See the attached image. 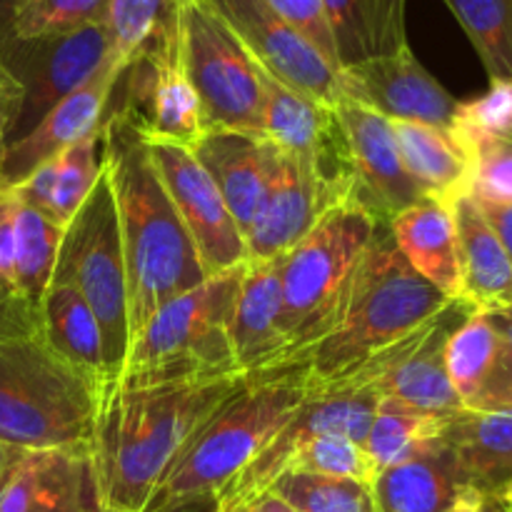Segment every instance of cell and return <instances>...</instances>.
I'll return each instance as SVG.
<instances>
[{
  "label": "cell",
  "instance_id": "obj_1",
  "mask_svg": "<svg viewBox=\"0 0 512 512\" xmlns=\"http://www.w3.org/2000/svg\"><path fill=\"white\" fill-rule=\"evenodd\" d=\"M253 373L190 383L120 388L105 383L90 440V460L105 505L145 512L193 435Z\"/></svg>",
  "mask_w": 512,
  "mask_h": 512
},
{
  "label": "cell",
  "instance_id": "obj_2",
  "mask_svg": "<svg viewBox=\"0 0 512 512\" xmlns=\"http://www.w3.org/2000/svg\"><path fill=\"white\" fill-rule=\"evenodd\" d=\"M105 170L118 208L128 270L130 340L168 300L208 280L198 250L170 203L148 143L120 118L105 115Z\"/></svg>",
  "mask_w": 512,
  "mask_h": 512
},
{
  "label": "cell",
  "instance_id": "obj_3",
  "mask_svg": "<svg viewBox=\"0 0 512 512\" xmlns=\"http://www.w3.org/2000/svg\"><path fill=\"white\" fill-rule=\"evenodd\" d=\"M450 300L403 258L388 223H380L355 270L338 323L308 353L310 380L333 385L350 378L375 355L423 328Z\"/></svg>",
  "mask_w": 512,
  "mask_h": 512
},
{
  "label": "cell",
  "instance_id": "obj_4",
  "mask_svg": "<svg viewBox=\"0 0 512 512\" xmlns=\"http://www.w3.org/2000/svg\"><path fill=\"white\" fill-rule=\"evenodd\" d=\"M308 393V355L250 375L245 388L220 405L185 445L145 512L183 495L223 493L290 423Z\"/></svg>",
  "mask_w": 512,
  "mask_h": 512
},
{
  "label": "cell",
  "instance_id": "obj_5",
  "mask_svg": "<svg viewBox=\"0 0 512 512\" xmlns=\"http://www.w3.org/2000/svg\"><path fill=\"white\" fill-rule=\"evenodd\" d=\"M103 385L43 335L0 340V440L20 450L90 448Z\"/></svg>",
  "mask_w": 512,
  "mask_h": 512
},
{
  "label": "cell",
  "instance_id": "obj_6",
  "mask_svg": "<svg viewBox=\"0 0 512 512\" xmlns=\"http://www.w3.org/2000/svg\"><path fill=\"white\" fill-rule=\"evenodd\" d=\"M243 270L213 275L155 310L130 340L123 373L113 383L148 388L238 375L230 328Z\"/></svg>",
  "mask_w": 512,
  "mask_h": 512
},
{
  "label": "cell",
  "instance_id": "obj_7",
  "mask_svg": "<svg viewBox=\"0 0 512 512\" xmlns=\"http://www.w3.org/2000/svg\"><path fill=\"white\" fill-rule=\"evenodd\" d=\"M378 225L363 205L343 203L280 255L283 330L295 358L308 355L338 323Z\"/></svg>",
  "mask_w": 512,
  "mask_h": 512
},
{
  "label": "cell",
  "instance_id": "obj_8",
  "mask_svg": "<svg viewBox=\"0 0 512 512\" xmlns=\"http://www.w3.org/2000/svg\"><path fill=\"white\" fill-rule=\"evenodd\" d=\"M53 275L68 280L93 310L103 333L108 383H113L128 358L130 303L118 208L105 168L93 193L65 225Z\"/></svg>",
  "mask_w": 512,
  "mask_h": 512
},
{
  "label": "cell",
  "instance_id": "obj_9",
  "mask_svg": "<svg viewBox=\"0 0 512 512\" xmlns=\"http://www.w3.org/2000/svg\"><path fill=\"white\" fill-rule=\"evenodd\" d=\"M180 58L203 115V128L263 135V68L205 0H180Z\"/></svg>",
  "mask_w": 512,
  "mask_h": 512
},
{
  "label": "cell",
  "instance_id": "obj_10",
  "mask_svg": "<svg viewBox=\"0 0 512 512\" xmlns=\"http://www.w3.org/2000/svg\"><path fill=\"white\" fill-rule=\"evenodd\" d=\"M118 88H123L118 110L105 115L128 123L148 143L193 148L203 138L205 128L198 95L180 58L178 15L145 53L125 65Z\"/></svg>",
  "mask_w": 512,
  "mask_h": 512
},
{
  "label": "cell",
  "instance_id": "obj_11",
  "mask_svg": "<svg viewBox=\"0 0 512 512\" xmlns=\"http://www.w3.org/2000/svg\"><path fill=\"white\" fill-rule=\"evenodd\" d=\"M110 45L103 23L73 33L10 38L0 60L23 88V105L8 145L28 135L50 110L88 83L108 60Z\"/></svg>",
  "mask_w": 512,
  "mask_h": 512
},
{
  "label": "cell",
  "instance_id": "obj_12",
  "mask_svg": "<svg viewBox=\"0 0 512 512\" xmlns=\"http://www.w3.org/2000/svg\"><path fill=\"white\" fill-rule=\"evenodd\" d=\"M380 395L368 388L353 385H315L310 380V393L305 403L295 410L290 423L270 440L268 448L220 493L223 512L250 505L255 498L268 493L280 473H285L295 450L313 438H348L363 445L370 423L378 410Z\"/></svg>",
  "mask_w": 512,
  "mask_h": 512
},
{
  "label": "cell",
  "instance_id": "obj_13",
  "mask_svg": "<svg viewBox=\"0 0 512 512\" xmlns=\"http://www.w3.org/2000/svg\"><path fill=\"white\" fill-rule=\"evenodd\" d=\"M205 3L220 15V20L245 45L250 58L270 78L325 105H338L343 100L340 70L263 0H205Z\"/></svg>",
  "mask_w": 512,
  "mask_h": 512
},
{
  "label": "cell",
  "instance_id": "obj_14",
  "mask_svg": "<svg viewBox=\"0 0 512 512\" xmlns=\"http://www.w3.org/2000/svg\"><path fill=\"white\" fill-rule=\"evenodd\" d=\"M148 150L165 193L198 250L205 275L213 278L248 263L243 233L193 150L175 143H148Z\"/></svg>",
  "mask_w": 512,
  "mask_h": 512
},
{
  "label": "cell",
  "instance_id": "obj_15",
  "mask_svg": "<svg viewBox=\"0 0 512 512\" xmlns=\"http://www.w3.org/2000/svg\"><path fill=\"white\" fill-rule=\"evenodd\" d=\"M263 90L265 140H270L288 158L308 163L330 185L355 200L358 190H355L353 158L335 105H325L298 90L285 88L268 73H263Z\"/></svg>",
  "mask_w": 512,
  "mask_h": 512
},
{
  "label": "cell",
  "instance_id": "obj_16",
  "mask_svg": "<svg viewBox=\"0 0 512 512\" xmlns=\"http://www.w3.org/2000/svg\"><path fill=\"white\" fill-rule=\"evenodd\" d=\"M340 95L393 123H420L453 128L460 100H455L428 70L410 45L383 58L340 70ZM340 100V103H343Z\"/></svg>",
  "mask_w": 512,
  "mask_h": 512
},
{
  "label": "cell",
  "instance_id": "obj_17",
  "mask_svg": "<svg viewBox=\"0 0 512 512\" xmlns=\"http://www.w3.org/2000/svg\"><path fill=\"white\" fill-rule=\"evenodd\" d=\"M473 313V303L453 298L438 315L413 333L403 355L370 385L380 398H393L433 415H455L463 410L448 375V343L455 330Z\"/></svg>",
  "mask_w": 512,
  "mask_h": 512
},
{
  "label": "cell",
  "instance_id": "obj_18",
  "mask_svg": "<svg viewBox=\"0 0 512 512\" xmlns=\"http://www.w3.org/2000/svg\"><path fill=\"white\" fill-rule=\"evenodd\" d=\"M335 110L353 158L358 205H363L378 223H390L395 215L425 198L405 170L393 120L348 100L335 105Z\"/></svg>",
  "mask_w": 512,
  "mask_h": 512
},
{
  "label": "cell",
  "instance_id": "obj_19",
  "mask_svg": "<svg viewBox=\"0 0 512 512\" xmlns=\"http://www.w3.org/2000/svg\"><path fill=\"white\" fill-rule=\"evenodd\" d=\"M355 203L308 163L280 153L258 220L245 235L248 260H275L315 228L328 210Z\"/></svg>",
  "mask_w": 512,
  "mask_h": 512
},
{
  "label": "cell",
  "instance_id": "obj_20",
  "mask_svg": "<svg viewBox=\"0 0 512 512\" xmlns=\"http://www.w3.org/2000/svg\"><path fill=\"white\" fill-rule=\"evenodd\" d=\"M125 65L108 55L98 73L70 93L63 103L55 105L28 135L5 145L0 153V185L13 188L28 178L35 168L58 158L65 148L78 143L85 135L95 133L103 125L110 93L118 83Z\"/></svg>",
  "mask_w": 512,
  "mask_h": 512
},
{
  "label": "cell",
  "instance_id": "obj_21",
  "mask_svg": "<svg viewBox=\"0 0 512 512\" xmlns=\"http://www.w3.org/2000/svg\"><path fill=\"white\" fill-rule=\"evenodd\" d=\"M190 150L213 178L245 238L268 198L280 150L260 135L238 130H208Z\"/></svg>",
  "mask_w": 512,
  "mask_h": 512
},
{
  "label": "cell",
  "instance_id": "obj_22",
  "mask_svg": "<svg viewBox=\"0 0 512 512\" xmlns=\"http://www.w3.org/2000/svg\"><path fill=\"white\" fill-rule=\"evenodd\" d=\"M230 340L240 373H258L295 360L283 330L280 258L245 263Z\"/></svg>",
  "mask_w": 512,
  "mask_h": 512
},
{
  "label": "cell",
  "instance_id": "obj_23",
  "mask_svg": "<svg viewBox=\"0 0 512 512\" xmlns=\"http://www.w3.org/2000/svg\"><path fill=\"white\" fill-rule=\"evenodd\" d=\"M448 375L468 413L512 410V345L480 310L450 338Z\"/></svg>",
  "mask_w": 512,
  "mask_h": 512
},
{
  "label": "cell",
  "instance_id": "obj_24",
  "mask_svg": "<svg viewBox=\"0 0 512 512\" xmlns=\"http://www.w3.org/2000/svg\"><path fill=\"white\" fill-rule=\"evenodd\" d=\"M470 490L458 455L443 433L380 470L373 480L378 512H445Z\"/></svg>",
  "mask_w": 512,
  "mask_h": 512
},
{
  "label": "cell",
  "instance_id": "obj_25",
  "mask_svg": "<svg viewBox=\"0 0 512 512\" xmlns=\"http://www.w3.org/2000/svg\"><path fill=\"white\" fill-rule=\"evenodd\" d=\"M403 258L448 298H463L453 203L425 195L388 223Z\"/></svg>",
  "mask_w": 512,
  "mask_h": 512
},
{
  "label": "cell",
  "instance_id": "obj_26",
  "mask_svg": "<svg viewBox=\"0 0 512 512\" xmlns=\"http://www.w3.org/2000/svg\"><path fill=\"white\" fill-rule=\"evenodd\" d=\"M455 228H458L460 273L463 298L480 313L512 305V260L503 243L490 228L478 203L468 195L453 200Z\"/></svg>",
  "mask_w": 512,
  "mask_h": 512
},
{
  "label": "cell",
  "instance_id": "obj_27",
  "mask_svg": "<svg viewBox=\"0 0 512 512\" xmlns=\"http://www.w3.org/2000/svg\"><path fill=\"white\" fill-rule=\"evenodd\" d=\"M443 438L455 450L468 485L480 495H508L512 483V410L450 415Z\"/></svg>",
  "mask_w": 512,
  "mask_h": 512
},
{
  "label": "cell",
  "instance_id": "obj_28",
  "mask_svg": "<svg viewBox=\"0 0 512 512\" xmlns=\"http://www.w3.org/2000/svg\"><path fill=\"white\" fill-rule=\"evenodd\" d=\"M340 70L408 45L405 0H320Z\"/></svg>",
  "mask_w": 512,
  "mask_h": 512
},
{
  "label": "cell",
  "instance_id": "obj_29",
  "mask_svg": "<svg viewBox=\"0 0 512 512\" xmlns=\"http://www.w3.org/2000/svg\"><path fill=\"white\" fill-rule=\"evenodd\" d=\"M403 163L413 183L425 195L458 200L470 193V153L450 128L420 123H393Z\"/></svg>",
  "mask_w": 512,
  "mask_h": 512
},
{
  "label": "cell",
  "instance_id": "obj_30",
  "mask_svg": "<svg viewBox=\"0 0 512 512\" xmlns=\"http://www.w3.org/2000/svg\"><path fill=\"white\" fill-rule=\"evenodd\" d=\"M40 335L55 353L63 355L105 388L108 370H105L103 333L98 320L83 295L68 280L55 275L40 300Z\"/></svg>",
  "mask_w": 512,
  "mask_h": 512
},
{
  "label": "cell",
  "instance_id": "obj_31",
  "mask_svg": "<svg viewBox=\"0 0 512 512\" xmlns=\"http://www.w3.org/2000/svg\"><path fill=\"white\" fill-rule=\"evenodd\" d=\"M448 418L423 413V410L410 408L400 400L380 398L373 423H370L368 435L363 440V448L380 473V470L408 458L423 443L438 438Z\"/></svg>",
  "mask_w": 512,
  "mask_h": 512
},
{
  "label": "cell",
  "instance_id": "obj_32",
  "mask_svg": "<svg viewBox=\"0 0 512 512\" xmlns=\"http://www.w3.org/2000/svg\"><path fill=\"white\" fill-rule=\"evenodd\" d=\"M478 50L490 83L512 80V0H443Z\"/></svg>",
  "mask_w": 512,
  "mask_h": 512
},
{
  "label": "cell",
  "instance_id": "obj_33",
  "mask_svg": "<svg viewBox=\"0 0 512 512\" xmlns=\"http://www.w3.org/2000/svg\"><path fill=\"white\" fill-rule=\"evenodd\" d=\"M63 230L18 200V245H15V293L40 310L45 290L53 280Z\"/></svg>",
  "mask_w": 512,
  "mask_h": 512
},
{
  "label": "cell",
  "instance_id": "obj_34",
  "mask_svg": "<svg viewBox=\"0 0 512 512\" xmlns=\"http://www.w3.org/2000/svg\"><path fill=\"white\" fill-rule=\"evenodd\" d=\"M30 512H118L100 495L90 448L55 450Z\"/></svg>",
  "mask_w": 512,
  "mask_h": 512
},
{
  "label": "cell",
  "instance_id": "obj_35",
  "mask_svg": "<svg viewBox=\"0 0 512 512\" xmlns=\"http://www.w3.org/2000/svg\"><path fill=\"white\" fill-rule=\"evenodd\" d=\"M180 0H108L103 28L110 55L130 65L178 15Z\"/></svg>",
  "mask_w": 512,
  "mask_h": 512
},
{
  "label": "cell",
  "instance_id": "obj_36",
  "mask_svg": "<svg viewBox=\"0 0 512 512\" xmlns=\"http://www.w3.org/2000/svg\"><path fill=\"white\" fill-rule=\"evenodd\" d=\"M268 493L278 495L300 512H378L373 485L358 480L285 470L275 478Z\"/></svg>",
  "mask_w": 512,
  "mask_h": 512
},
{
  "label": "cell",
  "instance_id": "obj_37",
  "mask_svg": "<svg viewBox=\"0 0 512 512\" xmlns=\"http://www.w3.org/2000/svg\"><path fill=\"white\" fill-rule=\"evenodd\" d=\"M105 168V125L85 135L58 155V188H55V218L68 225L70 218L88 200Z\"/></svg>",
  "mask_w": 512,
  "mask_h": 512
},
{
  "label": "cell",
  "instance_id": "obj_38",
  "mask_svg": "<svg viewBox=\"0 0 512 512\" xmlns=\"http://www.w3.org/2000/svg\"><path fill=\"white\" fill-rule=\"evenodd\" d=\"M285 470H300V473L325 475V478L358 480V483L368 485H373L375 475H378L363 445L348 438H335V435L305 440L295 450Z\"/></svg>",
  "mask_w": 512,
  "mask_h": 512
},
{
  "label": "cell",
  "instance_id": "obj_39",
  "mask_svg": "<svg viewBox=\"0 0 512 512\" xmlns=\"http://www.w3.org/2000/svg\"><path fill=\"white\" fill-rule=\"evenodd\" d=\"M108 0H15V38L73 33L103 23Z\"/></svg>",
  "mask_w": 512,
  "mask_h": 512
},
{
  "label": "cell",
  "instance_id": "obj_40",
  "mask_svg": "<svg viewBox=\"0 0 512 512\" xmlns=\"http://www.w3.org/2000/svg\"><path fill=\"white\" fill-rule=\"evenodd\" d=\"M470 153V195L483 203H512V138L460 140Z\"/></svg>",
  "mask_w": 512,
  "mask_h": 512
},
{
  "label": "cell",
  "instance_id": "obj_41",
  "mask_svg": "<svg viewBox=\"0 0 512 512\" xmlns=\"http://www.w3.org/2000/svg\"><path fill=\"white\" fill-rule=\"evenodd\" d=\"M450 130L458 140L512 138V80L490 83L488 93L460 103Z\"/></svg>",
  "mask_w": 512,
  "mask_h": 512
},
{
  "label": "cell",
  "instance_id": "obj_42",
  "mask_svg": "<svg viewBox=\"0 0 512 512\" xmlns=\"http://www.w3.org/2000/svg\"><path fill=\"white\" fill-rule=\"evenodd\" d=\"M55 450H23L0 475V512H30Z\"/></svg>",
  "mask_w": 512,
  "mask_h": 512
},
{
  "label": "cell",
  "instance_id": "obj_43",
  "mask_svg": "<svg viewBox=\"0 0 512 512\" xmlns=\"http://www.w3.org/2000/svg\"><path fill=\"white\" fill-rule=\"evenodd\" d=\"M263 3L268 8H273L280 18L288 20L295 30H300L340 70L338 58H335L333 38H330L328 20H325L323 3L320 0H263Z\"/></svg>",
  "mask_w": 512,
  "mask_h": 512
},
{
  "label": "cell",
  "instance_id": "obj_44",
  "mask_svg": "<svg viewBox=\"0 0 512 512\" xmlns=\"http://www.w3.org/2000/svg\"><path fill=\"white\" fill-rule=\"evenodd\" d=\"M55 188H58V158L48 160L40 168H35L33 173L25 180H20L18 185H13V195L28 208L38 210L40 215H45L48 220H53L55 225L58 218H55ZM63 228V225H60Z\"/></svg>",
  "mask_w": 512,
  "mask_h": 512
},
{
  "label": "cell",
  "instance_id": "obj_45",
  "mask_svg": "<svg viewBox=\"0 0 512 512\" xmlns=\"http://www.w3.org/2000/svg\"><path fill=\"white\" fill-rule=\"evenodd\" d=\"M15 245H18V198L0 185V290L15 293Z\"/></svg>",
  "mask_w": 512,
  "mask_h": 512
},
{
  "label": "cell",
  "instance_id": "obj_46",
  "mask_svg": "<svg viewBox=\"0 0 512 512\" xmlns=\"http://www.w3.org/2000/svg\"><path fill=\"white\" fill-rule=\"evenodd\" d=\"M40 335V310L18 293L0 290V340Z\"/></svg>",
  "mask_w": 512,
  "mask_h": 512
},
{
  "label": "cell",
  "instance_id": "obj_47",
  "mask_svg": "<svg viewBox=\"0 0 512 512\" xmlns=\"http://www.w3.org/2000/svg\"><path fill=\"white\" fill-rule=\"evenodd\" d=\"M20 105H23V88L0 60V153L8 145L10 133H13L15 120L20 115Z\"/></svg>",
  "mask_w": 512,
  "mask_h": 512
},
{
  "label": "cell",
  "instance_id": "obj_48",
  "mask_svg": "<svg viewBox=\"0 0 512 512\" xmlns=\"http://www.w3.org/2000/svg\"><path fill=\"white\" fill-rule=\"evenodd\" d=\"M473 198V195H470ZM475 200V198H473ZM480 208V213L485 215V220L490 223V228L495 230V235L503 243L505 253L512 260V203L500 205V203H483V200H475Z\"/></svg>",
  "mask_w": 512,
  "mask_h": 512
},
{
  "label": "cell",
  "instance_id": "obj_49",
  "mask_svg": "<svg viewBox=\"0 0 512 512\" xmlns=\"http://www.w3.org/2000/svg\"><path fill=\"white\" fill-rule=\"evenodd\" d=\"M153 512H223V498L218 493H198L183 495L173 503L155 508Z\"/></svg>",
  "mask_w": 512,
  "mask_h": 512
},
{
  "label": "cell",
  "instance_id": "obj_50",
  "mask_svg": "<svg viewBox=\"0 0 512 512\" xmlns=\"http://www.w3.org/2000/svg\"><path fill=\"white\" fill-rule=\"evenodd\" d=\"M15 35V0H0V48Z\"/></svg>",
  "mask_w": 512,
  "mask_h": 512
},
{
  "label": "cell",
  "instance_id": "obj_51",
  "mask_svg": "<svg viewBox=\"0 0 512 512\" xmlns=\"http://www.w3.org/2000/svg\"><path fill=\"white\" fill-rule=\"evenodd\" d=\"M250 508H253V512H300L273 493H263L260 498H255Z\"/></svg>",
  "mask_w": 512,
  "mask_h": 512
},
{
  "label": "cell",
  "instance_id": "obj_52",
  "mask_svg": "<svg viewBox=\"0 0 512 512\" xmlns=\"http://www.w3.org/2000/svg\"><path fill=\"white\" fill-rule=\"evenodd\" d=\"M485 318H488L490 323L495 325V330H498V333L512 345V305L510 308L488 310V313H485Z\"/></svg>",
  "mask_w": 512,
  "mask_h": 512
},
{
  "label": "cell",
  "instance_id": "obj_53",
  "mask_svg": "<svg viewBox=\"0 0 512 512\" xmlns=\"http://www.w3.org/2000/svg\"><path fill=\"white\" fill-rule=\"evenodd\" d=\"M480 503H483V495L478 490H470L455 505H450L445 512H480Z\"/></svg>",
  "mask_w": 512,
  "mask_h": 512
},
{
  "label": "cell",
  "instance_id": "obj_54",
  "mask_svg": "<svg viewBox=\"0 0 512 512\" xmlns=\"http://www.w3.org/2000/svg\"><path fill=\"white\" fill-rule=\"evenodd\" d=\"M480 512H512V503L505 495H483Z\"/></svg>",
  "mask_w": 512,
  "mask_h": 512
},
{
  "label": "cell",
  "instance_id": "obj_55",
  "mask_svg": "<svg viewBox=\"0 0 512 512\" xmlns=\"http://www.w3.org/2000/svg\"><path fill=\"white\" fill-rule=\"evenodd\" d=\"M20 453H23V450L13 448V445H8V443H3V440H0V475L5 473V468H8V465L13 463V460L18 458Z\"/></svg>",
  "mask_w": 512,
  "mask_h": 512
},
{
  "label": "cell",
  "instance_id": "obj_56",
  "mask_svg": "<svg viewBox=\"0 0 512 512\" xmlns=\"http://www.w3.org/2000/svg\"><path fill=\"white\" fill-rule=\"evenodd\" d=\"M228 512H253V508H250V505H240V508L228 510Z\"/></svg>",
  "mask_w": 512,
  "mask_h": 512
},
{
  "label": "cell",
  "instance_id": "obj_57",
  "mask_svg": "<svg viewBox=\"0 0 512 512\" xmlns=\"http://www.w3.org/2000/svg\"><path fill=\"white\" fill-rule=\"evenodd\" d=\"M505 498H508L510 503H512V483H510V488H508V495H505Z\"/></svg>",
  "mask_w": 512,
  "mask_h": 512
}]
</instances>
